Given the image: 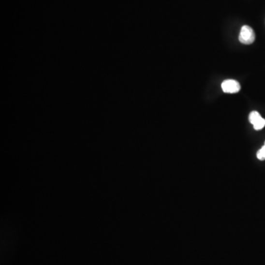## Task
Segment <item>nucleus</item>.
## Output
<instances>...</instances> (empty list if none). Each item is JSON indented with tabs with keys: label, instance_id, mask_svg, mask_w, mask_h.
Segmentation results:
<instances>
[{
	"label": "nucleus",
	"instance_id": "nucleus-2",
	"mask_svg": "<svg viewBox=\"0 0 265 265\" xmlns=\"http://www.w3.org/2000/svg\"><path fill=\"white\" fill-rule=\"evenodd\" d=\"M221 87H222V91L224 92L228 93V94H235V93L239 92L241 88L239 82L235 80H224Z\"/></svg>",
	"mask_w": 265,
	"mask_h": 265
},
{
	"label": "nucleus",
	"instance_id": "nucleus-6",
	"mask_svg": "<svg viewBox=\"0 0 265 265\" xmlns=\"http://www.w3.org/2000/svg\"><path fill=\"white\" fill-rule=\"evenodd\" d=\"M264 146H265V145H264Z\"/></svg>",
	"mask_w": 265,
	"mask_h": 265
},
{
	"label": "nucleus",
	"instance_id": "nucleus-3",
	"mask_svg": "<svg viewBox=\"0 0 265 265\" xmlns=\"http://www.w3.org/2000/svg\"><path fill=\"white\" fill-rule=\"evenodd\" d=\"M262 118L260 114H259V112H257V111H253V112L250 113V115H249V121H250V123L253 124V125L256 123L258 121L260 120Z\"/></svg>",
	"mask_w": 265,
	"mask_h": 265
},
{
	"label": "nucleus",
	"instance_id": "nucleus-4",
	"mask_svg": "<svg viewBox=\"0 0 265 265\" xmlns=\"http://www.w3.org/2000/svg\"><path fill=\"white\" fill-rule=\"evenodd\" d=\"M265 126V119H263V118H262L260 120L258 121L256 123H255L254 125H253V127H254V129L256 130V131H259V130L262 129V128H263Z\"/></svg>",
	"mask_w": 265,
	"mask_h": 265
},
{
	"label": "nucleus",
	"instance_id": "nucleus-1",
	"mask_svg": "<svg viewBox=\"0 0 265 265\" xmlns=\"http://www.w3.org/2000/svg\"><path fill=\"white\" fill-rule=\"evenodd\" d=\"M255 32L248 25H244L241 28L240 33H239V42L244 44H251L254 42Z\"/></svg>",
	"mask_w": 265,
	"mask_h": 265
},
{
	"label": "nucleus",
	"instance_id": "nucleus-5",
	"mask_svg": "<svg viewBox=\"0 0 265 265\" xmlns=\"http://www.w3.org/2000/svg\"><path fill=\"white\" fill-rule=\"evenodd\" d=\"M257 158L259 160H265V147L263 146L261 148L260 150L258 151Z\"/></svg>",
	"mask_w": 265,
	"mask_h": 265
}]
</instances>
